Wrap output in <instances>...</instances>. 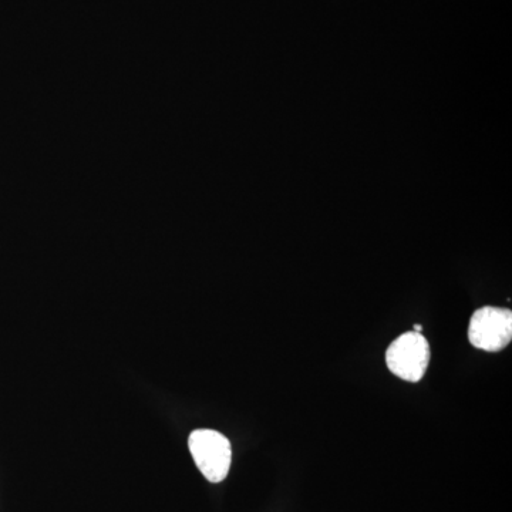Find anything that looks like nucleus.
Returning a JSON list of instances; mask_svg holds the SVG:
<instances>
[{
	"instance_id": "nucleus-4",
	"label": "nucleus",
	"mask_w": 512,
	"mask_h": 512,
	"mask_svg": "<svg viewBox=\"0 0 512 512\" xmlns=\"http://www.w3.org/2000/svg\"><path fill=\"white\" fill-rule=\"evenodd\" d=\"M414 332L421 333V330H423V326L421 325H414L413 326Z\"/></svg>"
},
{
	"instance_id": "nucleus-3",
	"label": "nucleus",
	"mask_w": 512,
	"mask_h": 512,
	"mask_svg": "<svg viewBox=\"0 0 512 512\" xmlns=\"http://www.w3.org/2000/svg\"><path fill=\"white\" fill-rule=\"evenodd\" d=\"M471 345L484 352H500L512 339V312L507 308L484 306L473 313L468 326Z\"/></svg>"
},
{
	"instance_id": "nucleus-1",
	"label": "nucleus",
	"mask_w": 512,
	"mask_h": 512,
	"mask_svg": "<svg viewBox=\"0 0 512 512\" xmlns=\"http://www.w3.org/2000/svg\"><path fill=\"white\" fill-rule=\"evenodd\" d=\"M188 447L195 466L210 483H221L227 478L232 447L224 434L210 429L194 430L188 439Z\"/></svg>"
},
{
	"instance_id": "nucleus-2",
	"label": "nucleus",
	"mask_w": 512,
	"mask_h": 512,
	"mask_svg": "<svg viewBox=\"0 0 512 512\" xmlns=\"http://www.w3.org/2000/svg\"><path fill=\"white\" fill-rule=\"evenodd\" d=\"M390 372L406 382L417 383L426 375L430 363V345L421 333L407 332L390 343L386 352Z\"/></svg>"
}]
</instances>
